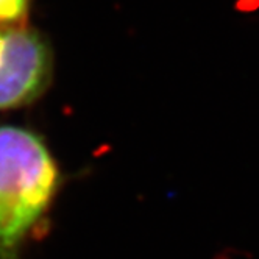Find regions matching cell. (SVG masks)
<instances>
[{"label": "cell", "mask_w": 259, "mask_h": 259, "mask_svg": "<svg viewBox=\"0 0 259 259\" xmlns=\"http://www.w3.org/2000/svg\"><path fill=\"white\" fill-rule=\"evenodd\" d=\"M60 186L47 145L30 130L0 126V259H21Z\"/></svg>", "instance_id": "obj_1"}, {"label": "cell", "mask_w": 259, "mask_h": 259, "mask_svg": "<svg viewBox=\"0 0 259 259\" xmlns=\"http://www.w3.org/2000/svg\"><path fill=\"white\" fill-rule=\"evenodd\" d=\"M52 75L46 41L24 27L0 28V111L38 99Z\"/></svg>", "instance_id": "obj_2"}, {"label": "cell", "mask_w": 259, "mask_h": 259, "mask_svg": "<svg viewBox=\"0 0 259 259\" xmlns=\"http://www.w3.org/2000/svg\"><path fill=\"white\" fill-rule=\"evenodd\" d=\"M30 0H0V28H19L27 19Z\"/></svg>", "instance_id": "obj_3"}]
</instances>
